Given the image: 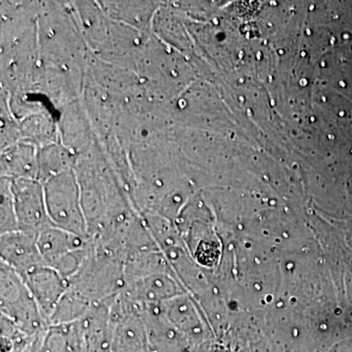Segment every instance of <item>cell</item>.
<instances>
[{
	"mask_svg": "<svg viewBox=\"0 0 352 352\" xmlns=\"http://www.w3.org/2000/svg\"><path fill=\"white\" fill-rule=\"evenodd\" d=\"M68 284V291L90 305L106 302L124 288V263L91 240L87 256Z\"/></svg>",
	"mask_w": 352,
	"mask_h": 352,
	"instance_id": "6da1fadb",
	"label": "cell"
},
{
	"mask_svg": "<svg viewBox=\"0 0 352 352\" xmlns=\"http://www.w3.org/2000/svg\"><path fill=\"white\" fill-rule=\"evenodd\" d=\"M0 309L2 316L32 337L50 327L24 278L2 263L0 264Z\"/></svg>",
	"mask_w": 352,
	"mask_h": 352,
	"instance_id": "7a4b0ae2",
	"label": "cell"
},
{
	"mask_svg": "<svg viewBox=\"0 0 352 352\" xmlns=\"http://www.w3.org/2000/svg\"><path fill=\"white\" fill-rule=\"evenodd\" d=\"M51 224L76 235L88 237L80 186L73 173L51 176L43 186Z\"/></svg>",
	"mask_w": 352,
	"mask_h": 352,
	"instance_id": "3957f363",
	"label": "cell"
},
{
	"mask_svg": "<svg viewBox=\"0 0 352 352\" xmlns=\"http://www.w3.org/2000/svg\"><path fill=\"white\" fill-rule=\"evenodd\" d=\"M13 194L18 230L36 237L51 224L43 186L34 179H16Z\"/></svg>",
	"mask_w": 352,
	"mask_h": 352,
	"instance_id": "277c9868",
	"label": "cell"
},
{
	"mask_svg": "<svg viewBox=\"0 0 352 352\" xmlns=\"http://www.w3.org/2000/svg\"><path fill=\"white\" fill-rule=\"evenodd\" d=\"M0 256V263L6 264L23 278L45 264L36 244V237L19 230L1 234Z\"/></svg>",
	"mask_w": 352,
	"mask_h": 352,
	"instance_id": "5b68a950",
	"label": "cell"
},
{
	"mask_svg": "<svg viewBox=\"0 0 352 352\" xmlns=\"http://www.w3.org/2000/svg\"><path fill=\"white\" fill-rule=\"evenodd\" d=\"M34 300L50 325L51 315L69 288L68 281L56 270L43 264L24 277Z\"/></svg>",
	"mask_w": 352,
	"mask_h": 352,
	"instance_id": "8992f818",
	"label": "cell"
},
{
	"mask_svg": "<svg viewBox=\"0 0 352 352\" xmlns=\"http://www.w3.org/2000/svg\"><path fill=\"white\" fill-rule=\"evenodd\" d=\"M122 296L138 305H162L175 298L177 286L171 274H155L129 280Z\"/></svg>",
	"mask_w": 352,
	"mask_h": 352,
	"instance_id": "52a82bcc",
	"label": "cell"
},
{
	"mask_svg": "<svg viewBox=\"0 0 352 352\" xmlns=\"http://www.w3.org/2000/svg\"><path fill=\"white\" fill-rule=\"evenodd\" d=\"M89 242L90 238L76 235L52 224L36 236V244L45 264L69 252L85 249Z\"/></svg>",
	"mask_w": 352,
	"mask_h": 352,
	"instance_id": "ba28073f",
	"label": "cell"
},
{
	"mask_svg": "<svg viewBox=\"0 0 352 352\" xmlns=\"http://www.w3.org/2000/svg\"><path fill=\"white\" fill-rule=\"evenodd\" d=\"M89 302L67 291L51 315L50 326H64L80 320L90 307Z\"/></svg>",
	"mask_w": 352,
	"mask_h": 352,
	"instance_id": "9c48e42d",
	"label": "cell"
},
{
	"mask_svg": "<svg viewBox=\"0 0 352 352\" xmlns=\"http://www.w3.org/2000/svg\"><path fill=\"white\" fill-rule=\"evenodd\" d=\"M1 352H24L34 338L1 315Z\"/></svg>",
	"mask_w": 352,
	"mask_h": 352,
	"instance_id": "30bf717a",
	"label": "cell"
},
{
	"mask_svg": "<svg viewBox=\"0 0 352 352\" xmlns=\"http://www.w3.org/2000/svg\"><path fill=\"white\" fill-rule=\"evenodd\" d=\"M1 234L18 231L16 217L15 201H14L13 182L4 178L1 185Z\"/></svg>",
	"mask_w": 352,
	"mask_h": 352,
	"instance_id": "8fae6325",
	"label": "cell"
}]
</instances>
